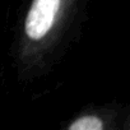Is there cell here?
<instances>
[{
    "mask_svg": "<svg viewBox=\"0 0 130 130\" xmlns=\"http://www.w3.org/2000/svg\"><path fill=\"white\" fill-rule=\"evenodd\" d=\"M77 0H31L26 13L18 60L26 69L36 68L56 45Z\"/></svg>",
    "mask_w": 130,
    "mask_h": 130,
    "instance_id": "cell-1",
    "label": "cell"
},
{
    "mask_svg": "<svg viewBox=\"0 0 130 130\" xmlns=\"http://www.w3.org/2000/svg\"><path fill=\"white\" fill-rule=\"evenodd\" d=\"M62 130H129V120H121L119 110L98 107L80 112L73 117Z\"/></svg>",
    "mask_w": 130,
    "mask_h": 130,
    "instance_id": "cell-2",
    "label": "cell"
}]
</instances>
